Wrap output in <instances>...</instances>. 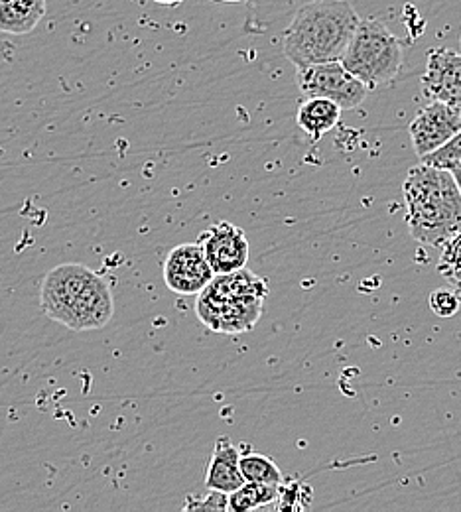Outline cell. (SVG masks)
<instances>
[{
  "instance_id": "obj_21",
  "label": "cell",
  "mask_w": 461,
  "mask_h": 512,
  "mask_svg": "<svg viewBox=\"0 0 461 512\" xmlns=\"http://www.w3.org/2000/svg\"><path fill=\"white\" fill-rule=\"evenodd\" d=\"M448 170L452 172V176H454V180H456V184H458V190H460L461 193V160H458L454 166H450Z\"/></svg>"
},
{
  "instance_id": "obj_13",
  "label": "cell",
  "mask_w": 461,
  "mask_h": 512,
  "mask_svg": "<svg viewBox=\"0 0 461 512\" xmlns=\"http://www.w3.org/2000/svg\"><path fill=\"white\" fill-rule=\"evenodd\" d=\"M341 119V109L330 101L322 97H308L296 115V123L302 128L314 142L324 138L331 128L339 123Z\"/></svg>"
},
{
  "instance_id": "obj_18",
  "label": "cell",
  "mask_w": 461,
  "mask_h": 512,
  "mask_svg": "<svg viewBox=\"0 0 461 512\" xmlns=\"http://www.w3.org/2000/svg\"><path fill=\"white\" fill-rule=\"evenodd\" d=\"M458 160H461V128L454 134V138H450L444 146H440L438 150H434L432 154L422 158L424 164L438 166V168H444V170L454 166Z\"/></svg>"
},
{
  "instance_id": "obj_6",
  "label": "cell",
  "mask_w": 461,
  "mask_h": 512,
  "mask_svg": "<svg viewBox=\"0 0 461 512\" xmlns=\"http://www.w3.org/2000/svg\"><path fill=\"white\" fill-rule=\"evenodd\" d=\"M198 296L199 320L213 331L245 333L263 314V296L219 294L209 288H203Z\"/></svg>"
},
{
  "instance_id": "obj_8",
  "label": "cell",
  "mask_w": 461,
  "mask_h": 512,
  "mask_svg": "<svg viewBox=\"0 0 461 512\" xmlns=\"http://www.w3.org/2000/svg\"><path fill=\"white\" fill-rule=\"evenodd\" d=\"M164 282L180 296H198L215 276L198 243L174 247L164 260Z\"/></svg>"
},
{
  "instance_id": "obj_24",
  "label": "cell",
  "mask_w": 461,
  "mask_h": 512,
  "mask_svg": "<svg viewBox=\"0 0 461 512\" xmlns=\"http://www.w3.org/2000/svg\"><path fill=\"white\" fill-rule=\"evenodd\" d=\"M460 44H461V38H460Z\"/></svg>"
},
{
  "instance_id": "obj_1",
  "label": "cell",
  "mask_w": 461,
  "mask_h": 512,
  "mask_svg": "<svg viewBox=\"0 0 461 512\" xmlns=\"http://www.w3.org/2000/svg\"><path fill=\"white\" fill-rule=\"evenodd\" d=\"M359 20L349 0L306 2L284 30L282 52L296 69L339 62Z\"/></svg>"
},
{
  "instance_id": "obj_11",
  "label": "cell",
  "mask_w": 461,
  "mask_h": 512,
  "mask_svg": "<svg viewBox=\"0 0 461 512\" xmlns=\"http://www.w3.org/2000/svg\"><path fill=\"white\" fill-rule=\"evenodd\" d=\"M239 457H241V448L235 446L229 438L219 436L211 453V459L207 463L205 487L227 493V495L237 491L245 483L239 467Z\"/></svg>"
},
{
  "instance_id": "obj_4",
  "label": "cell",
  "mask_w": 461,
  "mask_h": 512,
  "mask_svg": "<svg viewBox=\"0 0 461 512\" xmlns=\"http://www.w3.org/2000/svg\"><path fill=\"white\" fill-rule=\"evenodd\" d=\"M339 62L367 89H377L398 75L402 46L381 20H359Z\"/></svg>"
},
{
  "instance_id": "obj_2",
  "label": "cell",
  "mask_w": 461,
  "mask_h": 512,
  "mask_svg": "<svg viewBox=\"0 0 461 512\" xmlns=\"http://www.w3.org/2000/svg\"><path fill=\"white\" fill-rule=\"evenodd\" d=\"M406 223L426 247H442L461 229V193L450 170L418 164L404 180Z\"/></svg>"
},
{
  "instance_id": "obj_15",
  "label": "cell",
  "mask_w": 461,
  "mask_h": 512,
  "mask_svg": "<svg viewBox=\"0 0 461 512\" xmlns=\"http://www.w3.org/2000/svg\"><path fill=\"white\" fill-rule=\"evenodd\" d=\"M241 475L245 481L251 483H264V485H280L284 481V475L280 467L263 453L257 451H241L239 457Z\"/></svg>"
},
{
  "instance_id": "obj_20",
  "label": "cell",
  "mask_w": 461,
  "mask_h": 512,
  "mask_svg": "<svg viewBox=\"0 0 461 512\" xmlns=\"http://www.w3.org/2000/svg\"><path fill=\"white\" fill-rule=\"evenodd\" d=\"M432 312L440 318H452L460 312V296L456 290H450V288H438L430 294V300H428Z\"/></svg>"
},
{
  "instance_id": "obj_5",
  "label": "cell",
  "mask_w": 461,
  "mask_h": 512,
  "mask_svg": "<svg viewBox=\"0 0 461 512\" xmlns=\"http://www.w3.org/2000/svg\"><path fill=\"white\" fill-rule=\"evenodd\" d=\"M296 81L304 97L330 99L341 111L357 109L365 101L369 91L341 62L300 67L296 73Z\"/></svg>"
},
{
  "instance_id": "obj_7",
  "label": "cell",
  "mask_w": 461,
  "mask_h": 512,
  "mask_svg": "<svg viewBox=\"0 0 461 512\" xmlns=\"http://www.w3.org/2000/svg\"><path fill=\"white\" fill-rule=\"evenodd\" d=\"M196 243L201 247L213 274H227L247 266L251 253L247 235L241 227L229 221L209 225L199 233Z\"/></svg>"
},
{
  "instance_id": "obj_14",
  "label": "cell",
  "mask_w": 461,
  "mask_h": 512,
  "mask_svg": "<svg viewBox=\"0 0 461 512\" xmlns=\"http://www.w3.org/2000/svg\"><path fill=\"white\" fill-rule=\"evenodd\" d=\"M280 485H264L245 481L237 491L229 493V511L247 512L263 509L278 499Z\"/></svg>"
},
{
  "instance_id": "obj_19",
  "label": "cell",
  "mask_w": 461,
  "mask_h": 512,
  "mask_svg": "<svg viewBox=\"0 0 461 512\" xmlns=\"http://www.w3.org/2000/svg\"><path fill=\"white\" fill-rule=\"evenodd\" d=\"M184 511L211 512V511H229V495L221 491L207 489V495H188Z\"/></svg>"
},
{
  "instance_id": "obj_16",
  "label": "cell",
  "mask_w": 461,
  "mask_h": 512,
  "mask_svg": "<svg viewBox=\"0 0 461 512\" xmlns=\"http://www.w3.org/2000/svg\"><path fill=\"white\" fill-rule=\"evenodd\" d=\"M442 247L444 251H442L438 270L450 284L461 288V229Z\"/></svg>"
},
{
  "instance_id": "obj_17",
  "label": "cell",
  "mask_w": 461,
  "mask_h": 512,
  "mask_svg": "<svg viewBox=\"0 0 461 512\" xmlns=\"http://www.w3.org/2000/svg\"><path fill=\"white\" fill-rule=\"evenodd\" d=\"M310 489L306 483H286L282 481L280 487H278V505L276 509L280 511H302V509H308L310 505V497L304 499V491Z\"/></svg>"
},
{
  "instance_id": "obj_12",
  "label": "cell",
  "mask_w": 461,
  "mask_h": 512,
  "mask_svg": "<svg viewBox=\"0 0 461 512\" xmlns=\"http://www.w3.org/2000/svg\"><path fill=\"white\" fill-rule=\"evenodd\" d=\"M46 10V0H0V32L30 34L42 22Z\"/></svg>"
},
{
  "instance_id": "obj_3",
  "label": "cell",
  "mask_w": 461,
  "mask_h": 512,
  "mask_svg": "<svg viewBox=\"0 0 461 512\" xmlns=\"http://www.w3.org/2000/svg\"><path fill=\"white\" fill-rule=\"evenodd\" d=\"M40 304L50 320L73 331L101 329L115 314L109 282L75 262L54 268L44 278Z\"/></svg>"
},
{
  "instance_id": "obj_22",
  "label": "cell",
  "mask_w": 461,
  "mask_h": 512,
  "mask_svg": "<svg viewBox=\"0 0 461 512\" xmlns=\"http://www.w3.org/2000/svg\"><path fill=\"white\" fill-rule=\"evenodd\" d=\"M156 4H164V6H176V4H182L184 0H154Z\"/></svg>"
},
{
  "instance_id": "obj_9",
  "label": "cell",
  "mask_w": 461,
  "mask_h": 512,
  "mask_svg": "<svg viewBox=\"0 0 461 512\" xmlns=\"http://www.w3.org/2000/svg\"><path fill=\"white\" fill-rule=\"evenodd\" d=\"M422 91L430 101H440L461 113V54L434 48L426 54Z\"/></svg>"
},
{
  "instance_id": "obj_10",
  "label": "cell",
  "mask_w": 461,
  "mask_h": 512,
  "mask_svg": "<svg viewBox=\"0 0 461 512\" xmlns=\"http://www.w3.org/2000/svg\"><path fill=\"white\" fill-rule=\"evenodd\" d=\"M461 128V113L446 103L430 101L410 123V140L420 158L444 146Z\"/></svg>"
},
{
  "instance_id": "obj_23",
  "label": "cell",
  "mask_w": 461,
  "mask_h": 512,
  "mask_svg": "<svg viewBox=\"0 0 461 512\" xmlns=\"http://www.w3.org/2000/svg\"><path fill=\"white\" fill-rule=\"evenodd\" d=\"M219 2H249V0H219Z\"/></svg>"
}]
</instances>
